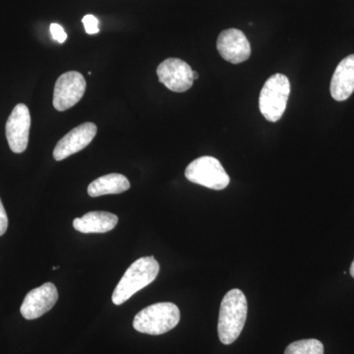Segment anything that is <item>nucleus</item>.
Instances as JSON below:
<instances>
[{"label":"nucleus","instance_id":"nucleus-7","mask_svg":"<svg viewBox=\"0 0 354 354\" xmlns=\"http://www.w3.org/2000/svg\"><path fill=\"white\" fill-rule=\"evenodd\" d=\"M158 81L172 92L183 93L192 87L193 70L179 58H167L158 65Z\"/></svg>","mask_w":354,"mask_h":354},{"label":"nucleus","instance_id":"nucleus-20","mask_svg":"<svg viewBox=\"0 0 354 354\" xmlns=\"http://www.w3.org/2000/svg\"><path fill=\"white\" fill-rule=\"evenodd\" d=\"M198 77H199V75H198L197 72L193 71V80H197Z\"/></svg>","mask_w":354,"mask_h":354},{"label":"nucleus","instance_id":"nucleus-9","mask_svg":"<svg viewBox=\"0 0 354 354\" xmlns=\"http://www.w3.org/2000/svg\"><path fill=\"white\" fill-rule=\"evenodd\" d=\"M58 299L57 286L51 283H44L27 293L21 305L20 312L27 320H35L50 311Z\"/></svg>","mask_w":354,"mask_h":354},{"label":"nucleus","instance_id":"nucleus-10","mask_svg":"<svg viewBox=\"0 0 354 354\" xmlns=\"http://www.w3.org/2000/svg\"><path fill=\"white\" fill-rule=\"evenodd\" d=\"M221 57L232 64L246 62L251 55V46L241 30L227 29L221 32L216 41Z\"/></svg>","mask_w":354,"mask_h":354},{"label":"nucleus","instance_id":"nucleus-12","mask_svg":"<svg viewBox=\"0 0 354 354\" xmlns=\"http://www.w3.org/2000/svg\"><path fill=\"white\" fill-rule=\"evenodd\" d=\"M330 95L337 102L348 100L354 92V55L342 60L330 81Z\"/></svg>","mask_w":354,"mask_h":354},{"label":"nucleus","instance_id":"nucleus-1","mask_svg":"<svg viewBox=\"0 0 354 354\" xmlns=\"http://www.w3.org/2000/svg\"><path fill=\"white\" fill-rule=\"evenodd\" d=\"M248 304L241 290L228 291L221 304L218 316V339L223 344H234L245 325Z\"/></svg>","mask_w":354,"mask_h":354},{"label":"nucleus","instance_id":"nucleus-8","mask_svg":"<svg viewBox=\"0 0 354 354\" xmlns=\"http://www.w3.org/2000/svg\"><path fill=\"white\" fill-rule=\"evenodd\" d=\"M31 115L29 109L24 104H19L13 109L6 122V138L13 153L25 152L29 143Z\"/></svg>","mask_w":354,"mask_h":354},{"label":"nucleus","instance_id":"nucleus-11","mask_svg":"<svg viewBox=\"0 0 354 354\" xmlns=\"http://www.w3.org/2000/svg\"><path fill=\"white\" fill-rule=\"evenodd\" d=\"M97 131V125L92 122L83 123L74 128L59 140L53 150V158L55 160H62L80 152L94 140Z\"/></svg>","mask_w":354,"mask_h":354},{"label":"nucleus","instance_id":"nucleus-18","mask_svg":"<svg viewBox=\"0 0 354 354\" xmlns=\"http://www.w3.org/2000/svg\"><path fill=\"white\" fill-rule=\"evenodd\" d=\"M7 227H8V218L1 199H0V236L6 234Z\"/></svg>","mask_w":354,"mask_h":354},{"label":"nucleus","instance_id":"nucleus-14","mask_svg":"<svg viewBox=\"0 0 354 354\" xmlns=\"http://www.w3.org/2000/svg\"><path fill=\"white\" fill-rule=\"evenodd\" d=\"M130 188L127 177L120 174H111L95 179L88 185V194L91 197L104 196V195L120 194Z\"/></svg>","mask_w":354,"mask_h":354},{"label":"nucleus","instance_id":"nucleus-15","mask_svg":"<svg viewBox=\"0 0 354 354\" xmlns=\"http://www.w3.org/2000/svg\"><path fill=\"white\" fill-rule=\"evenodd\" d=\"M285 354H324V346L318 339H301L290 344Z\"/></svg>","mask_w":354,"mask_h":354},{"label":"nucleus","instance_id":"nucleus-3","mask_svg":"<svg viewBox=\"0 0 354 354\" xmlns=\"http://www.w3.org/2000/svg\"><path fill=\"white\" fill-rule=\"evenodd\" d=\"M180 321V311L171 302L150 305L139 312L133 321V327L142 334L158 335L176 328Z\"/></svg>","mask_w":354,"mask_h":354},{"label":"nucleus","instance_id":"nucleus-13","mask_svg":"<svg viewBox=\"0 0 354 354\" xmlns=\"http://www.w3.org/2000/svg\"><path fill=\"white\" fill-rule=\"evenodd\" d=\"M118 216L109 212H90L73 221V227L82 234H104L118 225Z\"/></svg>","mask_w":354,"mask_h":354},{"label":"nucleus","instance_id":"nucleus-16","mask_svg":"<svg viewBox=\"0 0 354 354\" xmlns=\"http://www.w3.org/2000/svg\"><path fill=\"white\" fill-rule=\"evenodd\" d=\"M82 22L87 34L95 35L100 32L99 20H97V17H95L94 15H91V14L86 15L85 17L83 18Z\"/></svg>","mask_w":354,"mask_h":354},{"label":"nucleus","instance_id":"nucleus-17","mask_svg":"<svg viewBox=\"0 0 354 354\" xmlns=\"http://www.w3.org/2000/svg\"><path fill=\"white\" fill-rule=\"evenodd\" d=\"M50 34L53 39L59 44H64L67 39V34L65 32L64 28L62 26L53 23L50 25Z\"/></svg>","mask_w":354,"mask_h":354},{"label":"nucleus","instance_id":"nucleus-4","mask_svg":"<svg viewBox=\"0 0 354 354\" xmlns=\"http://www.w3.org/2000/svg\"><path fill=\"white\" fill-rule=\"evenodd\" d=\"M290 94V82L283 74H274L266 81L261 90L259 109L270 122H277L285 113Z\"/></svg>","mask_w":354,"mask_h":354},{"label":"nucleus","instance_id":"nucleus-2","mask_svg":"<svg viewBox=\"0 0 354 354\" xmlns=\"http://www.w3.org/2000/svg\"><path fill=\"white\" fill-rule=\"evenodd\" d=\"M160 265L153 256L135 261L124 272L113 293V302L121 305L157 279Z\"/></svg>","mask_w":354,"mask_h":354},{"label":"nucleus","instance_id":"nucleus-5","mask_svg":"<svg viewBox=\"0 0 354 354\" xmlns=\"http://www.w3.org/2000/svg\"><path fill=\"white\" fill-rule=\"evenodd\" d=\"M185 177L190 183L213 190H223L230 183V176L220 160L209 156L196 158L188 165L185 169Z\"/></svg>","mask_w":354,"mask_h":354},{"label":"nucleus","instance_id":"nucleus-19","mask_svg":"<svg viewBox=\"0 0 354 354\" xmlns=\"http://www.w3.org/2000/svg\"><path fill=\"white\" fill-rule=\"evenodd\" d=\"M351 274L353 276V278H354V261L353 262V264L351 266Z\"/></svg>","mask_w":354,"mask_h":354},{"label":"nucleus","instance_id":"nucleus-6","mask_svg":"<svg viewBox=\"0 0 354 354\" xmlns=\"http://www.w3.org/2000/svg\"><path fill=\"white\" fill-rule=\"evenodd\" d=\"M87 88L85 78L77 71L62 74L55 83L53 106L58 111L73 108L82 99Z\"/></svg>","mask_w":354,"mask_h":354}]
</instances>
